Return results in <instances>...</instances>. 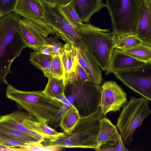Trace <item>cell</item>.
Returning a JSON list of instances; mask_svg holds the SVG:
<instances>
[{
  "label": "cell",
  "mask_w": 151,
  "mask_h": 151,
  "mask_svg": "<svg viewBox=\"0 0 151 151\" xmlns=\"http://www.w3.org/2000/svg\"><path fill=\"white\" fill-rule=\"evenodd\" d=\"M6 96L25 109L38 122L48 124L54 121L64 104L55 98L50 97L42 91H26L7 84Z\"/></svg>",
  "instance_id": "6da1fadb"
},
{
  "label": "cell",
  "mask_w": 151,
  "mask_h": 151,
  "mask_svg": "<svg viewBox=\"0 0 151 151\" xmlns=\"http://www.w3.org/2000/svg\"><path fill=\"white\" fill-rule=\"evenodd\" d=\"M106 117L100 109L88 115L82 116L70 134L63 132L59 137L46 139L44 147L59 149L63 148H83L94 149L98 147L97 139L100 120Z\"/></svg>",
  "instance_id": "7a4b0ae2"
},
{
  "label": "cell",
  "mask_w": 151,
  "mask_h": 151,
  "mask_svg": "<svg viewBox=\"0 0 151 151\" xmlns=\"http://www.w3.org/2000/svg\"><path fill=\"white\" fill-rule=\"evenodd\" d=\"M18 18L14 12L0 17V82L7 85L13 62L26 47L20 34Z\"/></svg>",
  "instance_id": "3957f363"
},
{
  "label": "cell",
  "mask_w": 151,
  "mask_h": 151,
  "mask_svg": "<svg viewBox=\"0 0 151 151\" xmlns=\"http://www.w3.org/2000/svg\"><path fill=\"white\" fill-rule=\"evenodd\" d=\"M76 28L82 45L101 70L106 71L119 37L109 29H101L90 23H83Z\"/></svg>",
  "instance_id": "277c9868"
},
{
  "label": "cell",
  "mask_w": 151,
  "mask_h": 151,
  "mask_svg": "<svg viewBox=\"0 0 151 151\" xmlns=\"http://www.w3.org/2000/svg\"><path fill=\"white\" fill-rule=\"evenodd\" d=\"M113 32L122 37L135 34L139 18L145 6L144 0H106Z\"/></svg>",
  "instance_id": "5b68a950"
},
{
  "label": "cell",
  "mask_w": 151,
  "mask_h": 151,
  "mask_svg": "<svg viewBox=\"0 0 151 151\" xmlns=\"http://www.w3.org/2000/svg\"><path fill=\"white\" fill-rule=\"evenodd\" d=\"M149 101L142 97H132L123 108L118 119L116 126L124 145H128L132 142L135 131L150 114Z\"/></svg>",
  "instance_id": "8992f818"
},
{
  "label": "cell",
  "mask_w": 151,
  "mask_h": 151,
  "mask_svg": "<svg viewBox=\"0 0 151 151\" xmlns=\"http://www.w3.org/2000/svg\"><path fill=\"white\" fill-rule=\"evenodd\" d=\"M40 1L46 21L55 34L66 43L77 47L80 41L76 27L66 19L58 6H51L41 0Z\"/></svg>",
  "instance_id": "52a82bcc"
},
{
  "label": "cell",
  "mask_w": 151,
  "mask_h": 151,
  "mask_svg": "<svg viewBox=\"0 0 151 151\" xmlns=\"http://www.w3.org/2000/svg\"><path fill=\"white\" fill-rule=\"evenodd\" d=\"M0 125L17 130L32 136L42 144L49 137L43 132L40 122L29 113L15 111L0 117Z\"/></svg>",
  "instance_id": "ba28073f"
},
{
  "label": "cell",
  "mask_w": 151,
  "mask_h": 151,
  "mask_svg": "<svg viewBox=\"0 0 151 151\" xmlns=\"http://www.w3.org/2000/svg\"><path fill=\"white\" fill-rule=\"evenodd\" d=\"M78 83V84L73 83L72 95L83 112L82 116L96 112L100 109V84L90 81Z\"/></svg>",
  "instance_id": "9c48e42d"
},
{
  "label": "cell",
  "mask_w": 151,
  "mask_h": 151,
  "mask_svg": "<svg viewBox=\"0 0 151 151\" xmlns=\"http://www.w3.org/2000/svg\"><path fill=\"white\" fill-rule=\"evenodd\" d=\"M150 64H149L140 68L117 71L114 73L125 85L150 101L151 76L150 73H149Z\"/></svg>",
  "instance_id": "30bf717a"
},
{
  "label": "cell",
  "mask_w": 151,
  "mask_h": 151,
  "mask_svg": "<svg viewBox=\"0 0 151 151\" xmlns=\"http://www.w3.org/2000/svg\"><path fill=\"white\" fill-rule=\"evenodd\" d=\"M14 12L30 22L45 38L55 34L46 21L40 0H18Z\"/></svg>",
  "instance_id": "8fae6325"
},
{
  "label": "cell",
  "mask_w": 151,
  "mask_h": 151,
  "mask_svg": "<svg viewBox=\"0 0 151 151\" xmlns=\"http://www.w3.org/2000/svg\"><path fill=\"white\" fill-rule=\"evenodd\" d=\"M127 102V93L114 81H106L101 86L99 107L104 115L119 111Z\"/></svg>",
  "instance_id": "7c38bea8"
},
{
  "label": "cell",
  "mask_w": 151,
  "mask_h": 151,
  "mask_svg": "<svg viewBox=\"0 0 151 151\" xmlns=\"http://www.w3.org/2000/svg\"><path fill=\"white\" fill-rule=\"evenodd\" d=\"M114 48L112 52L106 74L142 68L148 64Z\"/></svg>",
  "instance_id": "4fadbf2b"
},
{
  "label": "cell",
  "mask_w": 151,
  "mask_h": 151,
  "mask_svg": "<svg viewBox=\"0 0 151 151\" xmlns=\"http://www.w3.org/2000/svg\"><path fill=\"white\" fill-rule=\"evenodd\" d=\"M19 32L26 47L37 51L48 42L35 27L29 21L18 15Z\"/></svg>",
  "instance_id": "5bb4252c"
},
{
  "label": "cell",
  "mask_w": 151,
  "mask_h": 151,
  "mask_svg": "<svg viewBox=\"0 0 151 151\" xmlns=\"http://www.w3.org/2000/svg\"><path fill=\"white\" fill-rule=\"evenodd\" d=\"M76 51L78 63L86 72L90 81L100 84L102 78L99 66L80 41Z\"/></svg>",
  "instance_id": "9a60e30c"
},
{
  "label": "cell",
  "mask_w": 151,
  "mask_h": 151,
  "mask_svg": "<svg viewBox=\"0 0 151 151\" xmlns=\"http://www.w3.org/2000/svg\"><path fill=\"white\" fill-rule=\"evenodd\" d=\"M64 51L60 58L64 70L63 81L65 86L76 82V71L78 63L76 47L66 43L64 45Z\"/></svg>",
  "instance_id": "2e32d148"
},
{
  "label": "cell",
  "mask_w": 151,
  "mask_h": 151,
  "mask_svg": "<svg viewBox=\"0 0 151 151\" xmlns=\"http://www.w3.org/2000/svg\"><path fill=\"white\" fill-rule=\"evenodd\" d=\"M77 12L82 22L89 23L91 17L94 13L105 7L102 0H72Z\"/></svg>",
  "instance_id": "e0dca14e"
},
{
  "label": "cell",
  "mask_w": 151,
  "mask_h": 151,
  "mask_svg": "<svg viewBox=\"0 0 151 151\" xmlns=\"http://www.w3.org/2000/svg\"><path fill=\"white\" fill-rule=\"evenodd\" d=\"M135 34L143 43L151 45V4L145 5L138 20Z\"/></svg>",
  "instance_id": "ac0fdd59"
},
{
  "label": "cell",
  "mask_w": 151,
  "mask_h": 151,
  "mask_svg": "<svg viewBox=\"0 0 151 151\" xmlns=\"http://www.w3.org/2000/svg\"><path fill=\"white\" fill-rule=\"evenodd\" d=\"M119 134L116 127L109 119L106 117L101 119L97 139V148L107 142L116 141Z\"/></svg>",
  "instance_id": "d6986e66"
},
{
  "label": "cell",
  "mask_w": 151,
  "mask_h": 151,
  "mask_svg": "<svg viewBox=\"0 0 151 151\" xmlns=\"http://www.w3.org/2000/svg\"><path fill=\"white\" fill-rule=\"evenodd\" d=\"M53 56L34 51L30 54L29 61L43 73L44 76L48 78L53 76L52 62Z\"/></svg>",
  "instance_id": "ffe728a7"
},
{
  "label": "cell",
  "mask_w": 151,
  "mask_h": 151,
  "mask_svg": "<svg viewBox=\"0 0 151 151\" xmlns=\"http://www.w3.org/2000/svg\"><path fill=\"white\" fill-rule=\"evenodd\" d=\"M81 117L78 110L72 104L61 116L60 126L64 132L70 134L78 124Z\"/></svg>",
  "instance_id": "44dd1931"
},
{
  "label": "cell",
  "mask_w": 151,
  "mask_h": 151,
  "mask_svg": "<svg viewBox=\"0 0 151 151\" xmlns=\"http://www.w3.org/2000/svg\"><path fill=\"white\" fill-rule=\"evenodd\" d=\"M119 50L137 60L151 63V45L143 43L130 48Z\"/></svg>",
  "instance_id": "7402d4cb"
},
{
  "label": "cell",
  "mask_w": 151,
  "mask_h": 151,
  "mask_svg": "<svg viewBox=\"0 0 151 151\" xmlns=\"http://www.w3.org/2000/svg\"><path fill=\"white\" fill-rule=\"evenodd\" d=\"M58 8L66 19L76 27L83 24L72 0L66 4L60 6Z\"/></svg>",
  "instance_id": "603a6c76"
},
{
  "label": "cell",
  "mask_w": 151,
  "mask_h": 151,
  "mask_svg": "<svg viewBox=\"0 0 151 151\" xmlns=\"http://www.w3.org/2000/svg\"><path fill=\"white\" fill-rule=\"evenodd\" d=\"M48 78L47 83L42 91L45 94L50 97L55 98L59 94L64 92L65 86L63 79L53 76Z\"/></svg>",
  "instance_id": "cb8c5ba5"
},
{
  "label": "cell",
  "mask_w": 151,
  "mask_h": 151,
  "mask_svg": "<svg viewBox=\"0 0 151 151\" xmlns=\"http://www.w3.org/2000/svg\"><path fill=\"white\" fill-rule=\"evenodd\" d=\"M143 43L135 34H131L119 37L115 48L120 50L127 49Z\"/></svg>",
  "instance_id": "d4e9b609"
},
{
  "label": "cell",
  "mask_w": 151,
  "mask_h": 151,
  "mask_svg": "<svg viewBox=\"0 0 151 151\" xmlns=\"http://www.w3.org/2000/svg\"><path fill=\"white\" fill-rule=\"evenodd\" d=\"M0 142L12 147H19L27 150L30 146L12 135L0 129Z\"/></svg>",
  "instance_id": "484cf974"
},
{
  "label": "cell",
  "mask_w": 151,
  "mask_h": 151,
  "mask_svg": "<svg viewBox=\"0 0 151 151\" xmlns=\"http://www.w3.org/2000/svg\"><path fill=\"white\" fill-rule=\"evenodd\" d=\"M128 150L125 147L120 135L116 141L107 142L97 148V151H127Z\"/></svg>",
  "instance_id": "4316f807"
},
{
  "label": "cell",
  "mask_w": 151,
  "mask_h": 151,
  "mask_svg": "<svg viewBox=\"0 0 151 151\" xmlns=\"http://www.w3.org/2000/svg\"><path fill=\"white\" fill-rule=\"evenodd\" d=\"M52 76L54 77L63 80L64 70L61 60L58 55L53 56L52 62Z\"/></svg>",
  "instance_id": "83f0119b"
},
{
  "label": "cell",
  "mask_w": 151,
  "mask_h": 151,
  "mask_svg": "<svg viewBox=\"0 0 151 151\" xmlns=\"http://www.w3.org/2000/svg\"><path fill=\"white\" fill-rule=\"evenodd\" d=\"M18 0H0V12L2 16L14 12Z\"/></svg>",
  "instance_id": "f1b7e54d"
},
{
  "label": "cell",
  "mask_w": 151,
  "mask_h": 151,
  "mask_svg": "<svg viewBox=\"0 0 151 151\" xmlns=\"http://www.w3.org/2000/svg\"><path fill=\"white\" fill-rule=\"evenodd\" d=\"M45 39L51 45L55 55L60 57L63 54L64 51V45H63L55 37H47Z\"/></svg>",
  "instance_id": "f546056e"
},
{
  "label": "cell",
  "mask_w": 151,
  "mask_h": 151,
  "mask_svg": "<svg viewBox=\"0 0 151 151\" xmlns=\"http://www.w3.org/2000/svg\"><path fill=\"white\" fill-rule=\"evenodd\" d=\"M76 81L80 83L90 81L88 76L84 69L78 63L76 71Z\"/></svg>",
  "instance_id": "4dcf8cb0"
},
{
  "label": "cell",
  "mask_w": 151,
  "mask_h": 151,
  "mask_svg": "<svg viewBox=\"0 0 151 151\" xmlns=\"http://www.w3.org/2000/svg\"><path fill=\"white\" fill-rule=\"evenodd\" d=\"M42 129L44 133L51 139L62 135L63 132H58L50 127L48 124L40 122Z\"/></svg>",
  "instance_id": "1f68e13d"
},
{
  "label": "cell",
  "mask_w": 151,
  "mask_h": 151,
  "mask_svg": "<svg viewBox=\"0 0 151 151\" xmlns=\"http://www.w3.org/2000/svg\"><path fill=\"white\" fill-rule=\"evenodd\" d=\"M37 51L45 55L53 56L55 55L51 45L48 42L42 45Z\"/></svg>",
  "instance_id": "d6a6232c"
},
{
  "label": "cell",
  "mask_w": 151,
  "mask_h": 151,
  "mask_svg": "<svg viewBox=\"0 0 151 151\" xmlns=\"http://www.w3.org/2000/svg\"><path fill=\"white\" fill-rule=\"evenodd\" d=\"M50 6H59L68 3L71 0H41Z\"/></svg>",
  "instance_id": "836d02e7"
},
{
  "label": "cell",
  "mask_w": 151,
  "mask_h": 151,
  "mask_svg": "<svg viewBox=\"0 0 151 151\" xmlns=\"http://www.w3.org/2000/svg\"><path fill=\"white\" fill-rule=\"evenodd\" d=\"M55 98L58 99L63 103L64 104L67 98L65 95L64 92L60 94L57 96Z\"/></svg>",
  "instance_id": "e575fe53"
},
{
  "label": "cell",
  "mask_w": 151,
  "mask_h": 151,
  "mask_svg": "<svg viewBox=\"0 0 151 151\" xmlns=\"http://www.w3.org/2000/svg\"><path fill=\"white\" fill-rule=\"evenodd\" d=\"M145 5L151 4V0H144Z\"/></svg>",
  "instance_id": "d590c367"
},
{
  "label": "cell",
  "mask_w": 151,
  "mask_h": 151,
  "mask_svg": "<svg viewBox=\"0 0 151 151\" xmlns=\"http://www.w3.org/2000/svg\"><path fill=\"white\" fill-rule=\"evenodd\" d=\"M2 14H1V12H0V17H1V16H2Z\"/></svg>",
  "instance_id": "8d00e7d4"
},
{
  "label": "cell",
  "mask_w": 151,
  "mask_h": 151,
  "mask_svg": "<svg viewBox=\"0 0 151 151\" xmlns=\"http://www.w3.org/2000/svg\"><path fill=\"white\" fill-rule=\"evenodd\" d=\"M1 115L0 114V117H1Z\"/></svg>",
  "instance_id": "74e56055"
}]
</instances>
